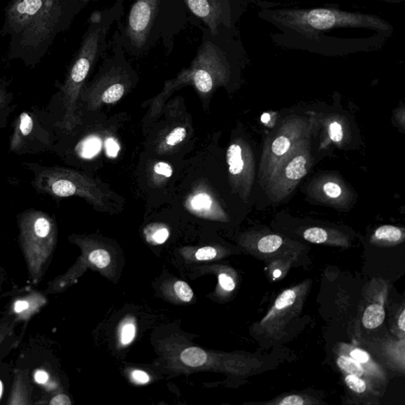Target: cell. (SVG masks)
<instances>
[{
  "label": "cell",
  "instance_id": "6da1fadb",
  "mask_svg": "<svg viewBox=\"0 0 405 405\" xmlns=\"http://www.w3.org/2000/svg\"><path fill=\"white\" fill-rule=\"evenodd\" d=\"M257 15L260 19L279 30V33L271 35V41L277 46L329 57H343L362 52L357 47L336 38L334 34H350L361 38L376 36L390 38L395 34L394 26L383 17L343 10L335 6L266 8H262Z\"/></svg>",
  "mask_w": 405,
  "mask_h": 405
},
{
  "label": "cell",
  "instance_id": "7a4b0ae2",
  "mask_svg": "<svg viewBox=\"0 0 405 405\" xmlns=\"http://www.w3.org/2000/svg\"><path fill=\"white\" fill-rule=\"evenodd\" d=\"M116 24L114 34L126 54L135 58L147 55L159 44L171 54L178 36L192 25L183 0H134Z\"/></svg>",
  "mask_w": 405,
  "mask_h": 405
},
{
  "label": "cell",
  "instance_id": "3957f363",
  "mask_svg": "<svg viewBox=\"0 0 405 405\" xmlns=\"http://www.w3.org/2000/svg\"><path fill=\"white\" fill-rule=\"evenodd\" d=\"M125 0H116L111 7L94 11L90 15V25L84 37L80 52L63 87L64 116L59 126L68 128L74 118V106L77 90L86 80L90 70L108 50V36L114 24L125 14Z\"/></svg>",
  "mask_w": 405,
  "mask_h": 405
},
{
  "label": "cell",
  "instance_id": "277c9868",
  "mask_svg": "<svg viewBox=\"0 0 405 405\" xmlns=\"http://www.w3.org/2000/svg\"><path fill=\"white\" fill-rule=\"evenodd\" d=\"M57 140L50 114L41 110L23 111L15 120L9 151L17 155L44 153L53 150Z\"/></svg>",
  "mask_w": 405,
  "mask_h": 405
},
{
  "label": "cell",
  "instance_id": "5b68a950",
  "mask_svg": "<svg viewBox=\"0 0 405 405\" xmlns=\"http://www.w3.org/2000/svg\"><path fill=\"white\" fill-rule=\"evenodd\" d=\"M192 25L199 24L213 34L222 30L238 33L237 24L249 6V0H183Z\"/></svg>",
  "mask_w": 405,
  "mask_h": 405
},
{
  "label": "cell",
  "instance_id": "8992f818",
  "mask_svg": "<svg viewBox=\"0 0 405 405\" xmlns=\"http://www.w3.org/2000/svg\"><path fill=\"white\" fill-rule=\"evenodd\" d=\"M283 157L268 178L269 194L274 199L286 197L304 178L311 166L310 142L304 138Z\"/></svg>",
  "mask_w": 405,
  "mask_h": 405
},
{
  "label": "cell",
  "instance_id": "52a82bcc",
  "mask_svg": "<svg viewBox=\"0 0 405 405\" xmlns=\"http://www.w3.org/2000/svg\"><path fill=\"white\" fill-rule=\"evenodd\" d=\"M311 124L304 120H294L283 126V129L271 142L262 162V177L268 180L277 163L296 143L304 140L311 131Z\"/></svg>",
  "mask_w": 405,
  "mask_h": 405
},
{
  "label": "cell",
  "instance_id": "ba28073f",
  "mask_svg": "<svg viewBox=\"0 0 405 405\" xmlns=\"http://www.w3.org/2000/svg\"><path fill=\"white\" fill-rule=\"evenodd\" d=\"M227 160L229 171L234 176L243 173L248 169L243 155V149L239 143H233L229 147L227 152Z\"/></svg>",
  "mask_w": 405,
  "mask_h": 405
},
{
  "label": "cell",
  "instance_id": "9c48e42d",
  "mask_svg": "<svg viewBox=\"0 0 405 405\" xmlns=\"http://www.w3.org/2000/svg\"><path fill=\"white\" fill-rule=\"evenodd\" d=\"M101 141L98 136H88L78 143L76 148V153L80 158L89 159L93 158L100 152Z\"/></svg>",
  "mask_w": 405,
  "mask_h": 405
},
{
  "label": "cell",
  "instance_id": "30bf717a",
  "mask_svg": "<svg viewBox=\"0 0 405 405\" xmlns=\"http://www.w3.org/2000/svg\"><path fill=\"white\" fill-rule=\"evenodd\" d=\"M385 313L384 308L378 304L367 307L362 318V324L368 329L378 328L384 322Z\"/></svg>",
  "mask_w": 405,
  "mask_h": 405
},
{
  "label": "cell",
  "instance_id": "8fae6325",
  "mask_svg": "<svg viewBox=\"0 0 405 405\" xmlns=\"http://www.w3.org/2000/svg\"><path fill=\"white\" fill-rule=\"evenodd\" d=\"M14 96L7 90L0 88V129L8 123L10 115L15 110Z\"/></svg>",
  "mask_w": 405,
  "mask_h": 405
},
{
  "label": "cell",
  "instance_id": "7c38bea8",
  "mask_svg": "<svg viewBox=\"0 0 405 405\" xmlns=\"http://www.w3.org/2000/svg\"><path fill=\"white\" fill-rule=\"evenodd\" d=\"M180 360L187 366L199 367L206 364L208 355L203 349L190 348L183 350L180 354Z\"/></svg>",
  "mask_w": 405,
  "mask_h": 405
},
{
  "label": "cell",
  "instance_id": "4fadbf2b",
  "mask_svg": "<svg viewBox=\"0 0 405 405\" xmlns=\"http://www.w3.org/2000/svg\"><path fill=\"white\" fill-rule=\"evenodd\" d=\"M337 365L339 366L343 371L358 377L362 376L364 372V368L362 367L360 362L353 358L347 357V356H340V357L337 359Z\"/></svg>",
  "mask_w": 405,
  "mask_h": 405
},
{
  "label": "cell",
  "instance_id": "5bb4252c",
  "mask_svg": "<svg viewBox=\"0 0 405 405\" xmlns=\"http://www.w3.org/2000/svg\"><path fill=\"white\" fill-rule=\"evenodd\" d=\"M125 92V84L122 83H115L106 88L104 94H102L101 99L105 104H114V102L122 98Z\"/></svg>",
  "mask_w": 405,
  "mask_h": 405
},
{
  "label": "cell",
  "instance_id": "9a60e30c",
  "mask_svg": "<svg viewBox=\"0 0 405 405\" xmlns=\"http://www.w3.org/2000/svg\"><path fill=\"white\" fill-rule=\"evenodd\" d=\"M374 237L379 240L388 241H397L402 237L401 229L394 226L385 225L380 227L376 233Z\"/></svg>",
  "mask_w": 405,
  "mask_h": 405
},
{
  "label": "cell",
  "instance_id": "2e32d148",
  "mask_svg": "<svg viewBox=\"0 0 405 405\" xmlns=\"http://www.w3.org/2000/svg\"><path fill=\"white\" fill-rule=\"evenodd\" d=\"M283 244V239L278 235H268L259 241L258 249L262 253H270L275 252Z\"/></svg>",
  "mask_w": 405,
  "mask_h": 405
},
{
  "label": "cell",
  "instance_id": "e0dca14e",
  "mask_svg": "<svg viewBox=\"0 0 405 405\" xmlns=\"http://www.w3.org/2000/svg\"><path fill=\"white\" fill-rule=\"evenodd\" d=\"M304 237L311 243L320 244L328 240V233L322 228L313 227L306 229Z\"/></svg>",
  "mask_w": 405,
  "mask_h": 405
},
{
  "label": "cell",
  "instance_id": "ac0fdd59",
  "mask_svg": "<svg viewBox=\"0 0 405 405\" xmlns=\"http://www.w3.org/2000/svg\"><path fill=\"white\" fill-rule=\"evenodd\" d=\"M89 261L99 269L107 267L110 264L111 257L110 253L104 250H96L90 253Z\"/></svg>",
  "mask_w": 405,
  "mask_h": 405
},
{
  "label": "cell",
  "instance_id": "d6986e66",
  "mask_svg": "<svg viewBox=\"0 0 405 405\" xmlns=\"http://www.w3.org/2000/svg\"><path fill=\"white\" fill-rule=\"evenodd\" d=\"M173 288L175 293L181 301L189 302L192 299L193 292L188 283L180 280L177 281Z\"/></svg>",
  "mask_w": 405,
  "mask_h": 405
},
{
  "label": "cell",
  "instance_id": "ffe728a7",
  "mask_svg": "<svg viewBox=\"0 0 405 405\" xmlns=\"http://www.w3.org/2000/svg\"><path fill=\"white\" fill-rule=\"evenodd\" d=\"M136 336V325L132 322H126L120 331V341L123 346H128Z\"/></svg>",
  "mask_w": 405,
  "mask_h": 405
},
{
  "label": "cell",
  "instance_id": "44dd1931",
  "mask_svg": "<svg viewBox=\"0 0 405 405\" xmlns=\"http://www.w3.org/2000/svg\"><path fill=\"white\" fill-rule=\"evenodd\" d=\"M41 5V0H23V1L17 6V10H19L21 14L32 15L39 10Z\"/></svg>",
  "mask_w": 405,
  "mask_h": 405
},
{
  "label": "cell",
  "instance_id": "7402d4cb",
  "mask_svg": "<svg viewBox=\"0 0 405 405\" xmlns=\"http://www.w3.org/2000/svg\"><path fill=\"white\" fill-rule=\"evenodd\" d=\"M296 299V294L292 290H287L283 292L276 301L275 306L277 309L281 310L283 308L292 306Z\"/></svg>",
  "mask_w": 405,
  "mask_h": 405
},
{
  "label": "cell",
  "instance_id": "603a6c76",
  "mask_svg": "<svg viewBox=\"0 0 405 405\" xmlns=\"http://www.w3.org/2000/svg\"><path fill=\"white\" fill-rule=\"evenodd\" d=\"M346 382L349 388L358 394H362L366 390V383L360 377L348 374Z\"/></svg>",
  "mask_w": 405,
  "mask_h": 405
},
{
  "label": "cell",
  "instance_id": "cb8c5ba5",
  "mask_svg": "<svg viewBox=\"0 0 405 405\" xmlns=\"http://www.w3.org/2000/svg\"><path fill=\"white\" fill-rule=\"evenodd\" d=\"M326 196L331 199L340 198L343 194L341 187L334 181H327L322 187Z\"/></svg>",
  "mask_w": 405,
  "mask_h": 405
},
{
  "label": "cell",
  "instance_id": "d4e9b609",
  "mask_svg": "<svg viewBox=\"0 0 405 405\" xmlns=\"http://www.w3.org/2000/svg\"><path fill=\"white\" fill-rule=\"evenodd\" d=\"M329 136L330 140L334 143H341L343 138V127L340 122H332L329 125Z\"/></svg>",
  "mask_w": 405,
  "mask_h": 405
},
{
  "label": "cell",
  "instance_id": "484cf974",
  "mask_svg": "<svg viewBox=\"0 0 405 405\" xmlns=\"http://www.w3.org/2000/svg\"><path fill=\"white\" fill-rule=\"evenodd\" d=\"M213 204V201L211 198L205 193H201L193 197L192 205L193 208L196 210L207 209L209 208Z\"/></svg>",
  "mask_w": 405,
  "mask_h": 405
},
{
  "label": "cell",
  "instance_id": "4316f807",
  "mask_svg": "<svg viewBox=\"0 0 405 405\" xmlns=\"http://www.w3.org/2000/svg\"><path fill=\"white\" fill-rule=\"evenodd\" d=\"M186 130L184 128L174 129L166 137V143L170 146H174L185 140Z\"/></svg>",
  "mask_w": 405,
  "mask_h": 405
},
{
  "label": "cell",
  "instance_id": "83f0119b",
  "mask_svg": "<svg viewBox=\"0 0 405 405\" xmlns=\"http://www.w3.org/2000/svg\"><path fill=\"white\" fill-rule=\"evenodd\" d=\"M217 256V251L213 247L207 246L201 248L196 253V258L198 261H211Z\"/></svg>",
  "mask_w": 405,
  "mask_h": 405
},
{
  "label": "cell",
  "instance_id": "f1b7e54d",
  "mask_svg": "<svg viewBox=\"0 0 405 405\" xmlns=\"http://www.w3.org/2000/svg\"><path fill=\"white\" fill-rule=\"evenodd\" d=\"M106 148L108 156L111 157V158H115L119 153V144L113 138H107L106 141Z\"/></svg>",
  "mask_w": 405,
  "mask_h": 405
},
{
  "label": "cell",
  "instance_id": "f546056e",
  "mask_svg": "<svg viewBox=\"0 0 405 405\" xmlns=\"http://www.w3.org/2000/svg\"><path fill=\"white\" fill-rule=\"evenodd\" d=\"M154 170L155 173L162 175L166 178H171L173 174V170L170 165L167 163L159 162L155 166Z\"/></svg>",
  "mask_w": 405,
  "mask_h": 405
},
{
  "label": "cell",
  "instance_id": "4dcf8cb0",
  "mask_svg": "<svg viewBox=\"0 0 405 405\" xmlns=\"http://www.w3.org/2000/svg\"><path fill=\"white\" fill-rule=\"evenodd\" d=\"M221 287L227 292H232L235 288V283L232 277L226 274H221L219 277Z\"/></svg>",
  "mask_w": 405,
  "mask_h": 405
},
{
  "label": "cell",
  "instance_id": "1f68e13d",
  "mask_svg": "<svg viewBox=\"0 0 405 405\" xmlns=\"http://www.w3.org/2000/svg\"><path fill=\"white\" fill-rule=\"evenodd\" d=\"M304 399L297 395H292L283 398L279 403L280 405H302L304 404Z\"/></svg>",
  "mask_w": 405,
  "mask_h": 405
},
{
  "label": "cell",
  "instance_id": "d6a6232c",
  "mask_svg": "<svg viewBox=\"0 0 405 405\" xmlns=\"http://www.w3.org/2000/svg\"><path fill=\"white\" fill-rule=\"evenodd\" d=\"M350 355H352V357L354 360L360 362V364H365V362H367L369 359H370V357H369V355L367 353L359 349L353 350L352 353H350Z\"/></svg>",
  "mask_w": 405,
  "mask_h": 405
},
{
  "label": "cell",
  "instance_id": "836d02e7",
  "mask_svg": "<svg viewBox=\"0 0 405 405\" xmlns=\"http://www.w3.org/2000/svg\"><path fill=\"white\" fill-rule=\"evenodd\" d=\"M169 238V231L166 228H162L159 229L154 236L153 239L156 243L162 244L164 243L165 241Z\"/></svg>",
  "mask_w": 405,
  "mask_h": 405
},
{
  "label": "cell",
  "instance_id": "e575fe53",
  "mask_svg": "<svg viewBox=\"0 0 405 405\" xmlns=\"http://www.w3.org/2000/svg\"><path fill=\"white\" fill-rule=\"evenodd\" d=\"M132 378L136 381V383L141 384H146L150 381V377L148 374L141 371H135L132 372Z\"/></svg>",
  "mask_w": 405,
  "mask_h": 405
},
{
  "label": "cell",
  "instance_id": "d590c367",
  "mask_svg": "<svg viewBox=\"0 0 405 405\" xmlns=\"http://www.w3.org/2000/svg\"><path fill=\"white\" fill-rule=\"evenodd\" d=\"M50 404L52 405H70L71 403L69 397L62 395L54 397Z\"/></svg>",
  "mask_w": 405,
  "mask_h": 405
},
{
  "label": "cell",
  "instance_id": "8d00e7d4",
  "mask_svg": "<svg viewBox=\"0 0 405 405\" xmlns=\"http://www.w3.org/2000/svg\"><path fill=\"white\" fill-rule=\"evenodd\" d=\"M48 379V374L45 373V371H38L37 373H36L35 374V380L36 382L40 383V384H44L47 382Z\"/></svg>",
  "mask_w": 405,
  "mask_h": 405
},
{
  "label": "cell",
  "instance_id": "74e56055",
  "mask_svg": "<svg viewBox=\"0 0 405 405\" xmlns=\"http://www.w3.org/2000/svg\"><path fill=\"white\" fill-rule=\"evenodd\" d=\"M250 3H255L262 8H273L277 4L266 3L265 0H249Z\"/></svg>",
  "mask_w": 405,
  "mask_h": 405
},
{
  "label": "cell",
  "instance_id": "f35d334b",
  "mask_svg": "<svg viewBox=\"0 0 405 405\" xmlns=\"http://www.w3.org/2000/svg\"><path fill=\"white\" fill-rule=\"evenodd\" d=\"M29 304L27 301H17L15 306V311L16 313H20L27 309Z\"/></svg>",
  "mask_w": 405,
  "mask_h": 405
},
{
  "label": "cell",
  "instance_id": "ab89813d",
  "mask_svg": "<svg viewBox=\"0 0 405 405\" xmlns=\"http://www.w3.org/2000/svg\"><path fill=\"white\" fill-rule=\"evenodd\" d=\"M398 325L399 328H400L402 331L405 330V311H403L400 318L398 320Z\"/></svg>",
  "mask_w": 405,
  "mask_h": 405
},
{
  "label": "cell",
  "instance_id": "60d3db41",
  "mask_svg": "<svg viewBox=\"0 0 405 405\" xmlns=\"http://www.w3.org/2000/svg\"><path fill=\"white\" fill-rule=\"evenodd\" d=\"M377 1L385 2L388 3H400L404 2L405 0H377Z\"/></svg>",
  "mask_w": 405,
  "mask_h": 405
},
{
  "label": "cell",
  "instance_id": "b9f144b4",
  "mask_svg": "<svg viewBox=\"0 0 405 405\" xmlns=\"http://www.w3.org/2000/svg\"><path fill=\"white\" fill-rule=\"evenodd\" d=\"M269 119H270V116L267 113H264L263 115V116L262 117V122H264V124L268 123Z\"/></svg>",
  "mask_w": 405,
  "mask_h": 405
},
{
  "label": "cell",
  "instance_id": "7bdbcfd3",
  "mask_svg": "<svg viewBox=\"0 0 405 405\" xmlns=\"http://www.w3.org/2000/svg\"><path fill=\"white\" fill-rule=\"evenodd\" d=\"M280 276H281V271L280 270H276L274 271V277L275 278L280 277Z\"/></svg>",
  "mask_w": 405,
  "mask_h": 405
},
{
  "label": "cell",
  "instance_id": "ee69618b",
  "mask_svg": "<svg viewBox=\"0 0 405 405\" xmlns=\"http://www.w3.org/2000/svg\"><path fill=\"white\" fill-rule=\"evenodd\" d=\"M2 392H3V385L1 381H0V397H1L2 396Z\"/></svg>",
  "mask_w": 405,
  "mask_h": 405
}]
</instances>
